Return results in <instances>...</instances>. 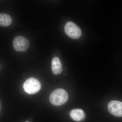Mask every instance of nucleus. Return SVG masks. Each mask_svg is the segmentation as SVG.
Listing matches in <instances>:
<instances>
[{
    "label": "nucleus",
    "instance_id": "obj_5",
    "mask_svg": "<svg viewBox=\"0 0 122 122\" xmlns=\"http://www.w3.org/2000/svg\"><path fill=\"white\" fill-rule=\"evenodd\" d=\"M108 110L112 114L117 117H122V102L113 100L109 103Z\"/></svg>",
    "mask_w": 122,
    "mask_h": 122
},
{
    "label": "nucleus",
    "instance_id": "obj_6",
    "mask_svg": "<svg viewBox=\"0 0 122 122\" xmlns=\"http://www.w3.org/2000/svg\"><path fill=\"white\" fill-rule=\"evenodd\" d=\"M70 116L73 120L76 122L82 121L86 117V115L83 110L79 109L72 110L70 112Z\"/></svg>",
    "mask_w": 122,
    "mask_h": 122
},
{
    "label": "nucleus",
    "instance_id": "obj_3",
    "mask_svg": "<svg viewBox=\"0 0 122 122\" xmlns=\"http://www.w3.org/2000/svg\"><path fill=\"white\" fill-rule=\"evenodd\" d=\"M65 31L66 34L72 39H78L81 36V29L72 21H69L66 23L65 26Z\"/></svg>",
    "mask_w": 122,
    "mask_h": 122
},
{
    "label": "nucleus",
    "instance_id": "obj_2",
    "mask_svg": "<svg viewBox=\"0 0 122 122\" xmlns=\"http://www.w3.org/2000/svg\"><path fill=\"white\" fill-rule=\"evenodd\" d=\"M41 85L38 79L33 77L27 79L24 82V90L27 93L33 94L36 93L41 89Z\"/></svg>",
    "mask_w": 122,
    "mask_h": 122
},
{
    "label": "nucleus",
    "instance_id": "obj_9",
    "mask_svg": "<svg viewBox=\"0 0 122 122\" xmlns=\"http://www.w3.org/2000/svg\"><path fill=\"white\" fill-rule=\"evenodd\" d=\"M0 108H1V105H0Z\"/></svg>",
    "mask_w": 122,
    "mask_h": 122
},
{
    "label": "nucleus",
    "instance_id": "obj_10",
    "mask_svg": "<svg viewBox=\"0 0 122 122\" xmlns=\"http://www.w3.org/2000/svg\"></svg>",
    "mask_w": 122,
    "mask_h": 122
},
{
    "label": "nucleus",
    "instance_id": "obj_7",
    "mask_svg": "<svg viewBox=\"0 0 122 122\" xmlns=\"http://www.w3.org/2000/svg\"><path fill=\"white\" fill-rule=\"evenodd\" d=\"M52 68L53 73L56 75L60 74L62 71V65L57 57H55L53 59Z\"/></svg>",
    "mask_w": 122,
    "mask_h": 122
},
{
    "label": "nucleus",
    "instance_id": "obj_8",
    "mask_svg": "<svg viewBox=\"0 0 122 122\" xmlns=\"http://www.w3.org/2000/svg\"><path fill=\"white\" fill-rule=\"evenodd\" d=\"M12 22V18L8 14L0 13V26H7L10 25Z\"/></svg>",
    "mask_w": 122,
    "mask_h": 122
},
{
    "label": "nucleus",
    "instance_id": "obj_4",
    "mask_svg": "<svg viewBox=\"0 0 122 122\" xmlns=\"http://www.w3.org/2000/svg\"><path fill=\"white\" fill-rule=\"evenodd\" d=\"M13 47L16 51L24 52L30 46L29 42L28 39L22 36H18L14 39Z\"/></svg>",
    "mask_w": 122,
    "mask_h": 122
},
{
    "label": "nucleus",
    "instance_id": "obj_1",
    "mask_svg": "<svg viewBox=\"0 0 122 122\" xmlns=\"http://www.w3.org/2000/svg\"><path fill=\"white\" fill-rule=\"evenodd\" d=\"M69 95L68 93L62 89H56L51 93L50 101L51 104L58 106L65 104L68 101Z\"/></svg>",
    "mask_w": 122,
    "mask_h": 122
}]
</instances>
